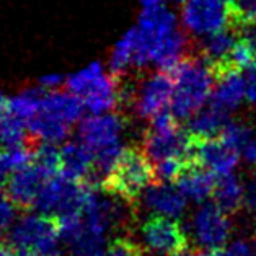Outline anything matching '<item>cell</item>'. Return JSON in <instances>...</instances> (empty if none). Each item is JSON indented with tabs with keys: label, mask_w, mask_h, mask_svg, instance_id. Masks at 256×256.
<instances>
[{
	"label": "cell",
	"mask_w": 256,
	"mask_h": 256,
	"mask_svg": "<svg viewBox=\"0 0 256 256\" xmlns=\"http://www.w3.org/2000/svg\"><path fill=\"white\" fill-rule=\"evenodd\" d=\"M174 90L170 108L178 120H190L202 110L214 92V76L206 60L194 51L181 60L173 72Z\"/></svg>",
	"instance_id": "obj_1"
},
{
	"label": "cell",
	"mask_w": 256,
	"mask_h": 256,
	"mask_svg": "<svg viewBox=\"0 0 256 256\" xmlns=\"http://www.w3.org/2000/svg\"><path fill=\"white\" fill-rule=\"evenodd\" d=\"M158 183L154 160L140 147L124 148L120 158L103 180L102 190L129 204H137L142 192Z\"/></svg>",
	"instance_id": "obj_2"
},
{
	"label": "cell",
	"mask_w": 256,
	"mask_h": 256,
	"mask_svg": "<svg viewBox=\"0 0 256 256\" xmlns=\"http://www.w3.org/2000/svg\"><path fill=\"white\" fill-rule=\"evenodd\" d=\"M4 243L14 253L62 256L59 217L48 214L23 216L14 224Z\"/></svg>",
	"instance_id": "obj_3"
},
{
	"label": "cell",
	"mask_w": 256,
	"mask_h": 256,
	"mask_svg": "<svg viewBox=\"0 0 256 256\" xmlns=\"http://www.w3.org/2000/svg\"><path fill=\"white\" fill-rule=\"evenodd\" d=\"M66 86L84 100L85 108L93 114H103L118 106V80L111 74L106 76L100 62L67 77Z\"/></svg>",
	"instance_id": "obj_4"
},
{
	"label": "cell",
	"mask_w": 256,
	"mask_h": 256,
	"mask_svg": "<svg viewBox=\"0 0 256 256\" xmlns=\"http://www.w3.org/2000/svg\"><path fill=\"white\" fill-rule=\"evenodd\" d=\"M140 234L148 250L162 256H172L190 248V238L184 228L168 216H150L144 222Z\"/></svg>",
	"instance_id": "obj_5"
},
{
	"label": "cell",
	"mask_w": 256,
	"mask_h": 256,
	"mask_svg": "<svg viewBox=\"0 0 256 256\" xmlns=\"http://www.w3.org/2000/svg\"><path fill=\"white\" fill-rule=\"evenodd\" d=\"M174 90V76L172 72L160 70L152 74L150 77L146 78L140 85L136 84L134 96H132V108L136 114L147 120L152 118L162 110H165V106L172 102Z\"/></svg>",
	"instance_id": "obj_6"
},
{
	"label": "cell",
	"mask_w": 256,
	"mask_h": 256,
	"mask_svg": "<svg viewBox=\"0 0 256 256\" xmlns=\"http://www.w3.org/2000/svg\"><path fill=\"white\" fill-rule=\"evenodd\" d=\"M230 232H232V226H230L228 214L216 202L202 204L192 217V234L199 245L204 248H224Z\"/></svg>",
	"instance_id": "obj_7"
},
{
	"label": "cell",
	"mask_w": 256,
	"mask_h": 256,
	"mask_svg": "<svg viewBox=\"0 0 256 256\" xmlns=\"http://www.w3.org/2000/svg\"><path fill=\"white\" fill-rule=\"evenodd\" d=\"M188 158L198 162L202 166L209 168L217 176H220V174H228L234 172V168L238 164V150L227 146L220 137L202 139V137L191 134Z\"/></svg>",
	"instance_id": "obj_8"
},
{
	"label": "cell",
	"mask_w": 256,
	"mask_h": 256,
	"mask_svg": "<svg viewBox=\"0 0 256 256\" xmlns=\"http://www.w3.org/2000/svg\"><path fill=\"white\" fill-rule=\"evenodd\" d=\"M183 23L194 34H210L230 26L227 4L222 0H188L183 8Z\"/></svg>",
	"instance_id": "obj_9"
},
{
	"label": "cell",
	"mask_w": 256,
	"mask_h": 256,
	"mask_svg": "<svg viewBox=\"0 0 256 256\" xmlns=\"http://www.w3.org/2000/svg\"><path fill=\"white\" fill-rule=\"evenodd\" d=\"M126 128V120L120 113L93 114L80 122V139L93 152L103 147L120 144V137Z\"/></svg>",
	"instance_id": "obj_10"
},
{
	"label": "cell",
	"mask_w": 256,
	"mask_h": 256,
	"mask_svg": "<svg viewBox=\"0 0 256 256\" xmlns=\"http://www.w3.org/2000/svg\"><path fill=\"white\" fill-rule=\"evenodd\" d=\"M48 178L33 164L12 173L5 181L4 190L18 209H34L36 198Z\"/></svg>",
	"instance_id": "obj_11"
},
{
	"label": "cell",
	"mask_w": 256,
	"mask_h": 256,
	"mask_svg": "<svg viewBox=\"0 0 256 256\" xmlns=\"http://www.w3.org/2000/svg\"><path fill=\"white\" fill-rule=\"evenodd\" d=\"M191 134L188 129H174L168 132H160L148 128L144 134L142 148L147 152L155 164L173 155H190Z\"/></svg>",
	"instance_id": "obj_12"
},
{
	"label": "cell",
	"mask_w": 256,
	"mask_h": 256,
	"mask_svg": "<svg viewBox=\"0 0 256 256\" xmlns=\"http://www.w3.org/2000/svg\"><path fill=\"white\" fill-rule=\"evenodd\" d=\"M214 92H212L210 103L220 106L226 111H234L242 104L243 98L246 96L245 78L240 68H228L214 78Z\"/></svg>",
	"instance_id": "obj_13"
},
{
	"label": "cell",
	"mask_w": 256,
	"mask_h": 256,
	"mask_svg": "<svg viewBox=\"0 0 256 256\" xmlns=\"http://www.w3.org/2000/svg\"><path fill=\"white\" fill-rule=\"evenodd\" d=\"M186 198L183 192L176 190L172 183H158L147 188L144 194V202L147 208L154 209L157 214L168 216V217H180L186 209Z\"/></svg>",
	"instance_id": "obj_14"
},
{
	"label": "cell",
	"mask_w": 256,
	"mask_h": 256,
	"mask_svg": "<svg viewBox=\"0 0 256 256\" xmlns=\"http://www.w3.org/2000/svg\"><path fill=\"white\" fill-rule=\"evenodd\" d=\"M217 174L201 164H192L188 166L181 178L176 181V186L183 194L194 202H204L208 198H212Z\"/></svg>",
	"instance_id": "obj_15"
},
{
	"label": "cell",
	"mask_w": 256,
	"mask_h": 256,
	"mask_svg": "<svg viewBox=\"0 0 256 256\" xmlns=\"http://www.w3.org/2000/svg\"><path fill=\"white\" fill-rule=\"evenodd\" d=\"M70 126L72 124L59 118L54 111L42 108V106H40L36 114L28 121V130L31 136L38 140L52 144L64 140L70 132Z\"/></svg>",
	"instance_id": "obj_16"
},
{
	"label": "cell",
	"mask_w": 256,
	"mask_h": 256,
	"mask_svg": "<svg viewBox=\"0 0 256 256\" xmlns=\"http://www.w3.org/2000/svg\"><path fill=\"white\" fill-rule=\"evenodd\" d=\"M228 124V111L222 110L220 106L210 103L199 110L194 116L188 120V129L192 136L202 137V139H212L218 137L222 129Z\"/></svg>",
	"instance_id": "obj_17"
},
{
	"label": "cell",
	"mask_w": 256,
	"mask_h": 256,
	"mask_svg": "<svg viewBox=\"0 0 256 256\" xmlns=\"http://www.w3.org/2000/svg\"><path fill=\"white\" fill-rule=\"evenodd\" d=\"M62 172L70 178L85 181L93 168L95 155L85 142H68L60 148Z\"/></svg>",
	"instance_id": "obj_18"
},
{
	"label": "cell",
	"mask_w": 256,
	"mask_h": 256,
	"mask_svg": "<svg viewBox=\"0 0 256 256\" xmlns=\"http://www.w3.org/2000/svg\"><path fill=\"white\" fill-rule=\"evenodd\" d=\"M214 202L227 214H235L243 208V184L232 173L220 174L216 180L214 192H212Z\"/></svg>",
	"instance_id": "obj_19"
},
{
	"label": "cell",
	"mask_w": 256,
	"mask_h": 256,
	"mask_svg": "<svg viewBox=\"0 0 256 256\" xmlns=\"http://www.w3.org/2000/svg\"><path fill=\"white\" fill-rule=\"evenodd\" d=\"M28 122L22 120L20 116L14 114L12 111L5 110V113L0 116V146L5 148L30 146L36 147L38 139L33 136H26Z\"/></svg>",
	"instance_id": "obj_20"
},
{
	"label": "cell",
	"mask_w": 256,
	"mask_h": 256,
	"mask_svg": "<svg viewBox=\"0 0 256 256\" xmlns=\"http://www.w3.org/2000/svg\"><path fill=\"white\" fill-rule=\"evenodd\" d=\"M134 49H136V28L129 30L122 40L118 42L110 60V74L118 82L128 74V68L132 67L134 60Z\"/></svg>",
	"instance_id": "obj_21"
},
{
	"label": "cell",
	"mask_w": 256,
	"mask_h": 256,
	"mask_svg": "<svg viewBox=\"0 0 256 256\" xmlns=\"http://www.w3.org/2000/svg\"><path fill=\"white\" fill-rule=\"evenodd\" d=\"M33 165L49 180L62 172V155L52 142H38L33 148Z\"/></svg>",
	"instance_id": "obj_22"
},
{
	"label": "cell",
	"mask_w": 256,
	"mask_h": 256,
	"mask_svg": "<svg viewBox=\"0 0 256 256\" xmlns=\"http://www.w3.org/2000/svg\"><path fill=\"white\" fill-rule=\"evenodd\" d=\"M33 164V147L20 146L0 150V180H7L12 173Z\"/></svg>",
	"instance_id": "obj_23"
},
{
	"label": "cell",
	"mask_w": 256,
	"mask_h": 256,
	"mask_svg": "<svg viewBox=\"0 0 256 256\" xmlns=\"http://www.w3.org/2000/svg\"><path fill=\"white\" fill-rule=\"evenodd\" d=\"M230 26L236 31L256 23V0H230L227 4Z\"/></svg>",
	"instance_id": "obj_24"
},
{
	"label": "cell",
	"mask_w": 256,
	"mask_h": 256,
	"mask_svg": "<svg viewBox=\"0 0 256 256\" xmlns=\"http://www.w3.org/2000/svg\"><path fill=\"white\" fill-rule=\"evenodd\" d=\"M252 136H253V130L248 124L238 122V121H232V122L228 121V124L222 129V132L218 137H220L227 146L236 148V150H242V148H245L248 144L252 142Z\"/></svg>",
	"instance_id": "obj_25"
},
{
	"label": "cell",
	"mask_w": 256,
	"mask_h": 256,
	"mask_svg": "<svg viewBox=\"0 0 256 256\" xmlns=\"http://www.w3.org/2000/svg\"><path fill=\"white\" fill-rule=\"evenodd\" d=\"M100 256H146L144 250L130 236H116L113 242L108 243L104 252Z\"/></svg>",
	"instance_id": "obj_26"
},
{
	"label": "cell",
	"mask_w": 256,
	"mask_h": 256,
	"mask_svg": "<svg viewBox=\"0 0 256 256\" xmlns=\"http://www.w3.org/2000/svg\"><path fill=\"white\" fill-rule=\"evenodd\" d=\"M16 206L10 201L5 190H0V232L7 230V227L14 222Z\"/></svg>",
	"instance_id": "obj_27"
},
{
	"label": "cell",
	"mask_w": 256,
	"mask_h": 256,
	"mask_svg": "<svg viewBox=\"0 0 256 256\" xmlns=\"http://www.w3.org/2000/svg\"><path fill=\"white\" fill-rule=\"evenodd\" d=\"M243 208L256 216V170H253V176L243 184Z\"/></svg>",
	"instance_id": "obj_28"
},
{
	"label": "cell",
	"mask_w": 256,
	"mask_h": 256,
	"mask_svg": "<svg viewBox=\"0 0 256 256\" xmlns=\"http://www.w3.org/2000/svg\"><path fill=\"white\" fill-rule=\"evenodd\" d=\"M218 256H254L252 248L245 242H234L227 248H218Z\"/></svg>",
	"instance_id": "obj_29"
},
{
	"label": "cell",
	"mask_w": 256,
	"mask_h": 256,
	"mask_svg": "<svg viewBox=\"0 0 256 256\" xmlns=\"http://www.w3.org/2000/svg\"><path fill=\"white\" fill-rule=\"evenodd\" d=\"M245 77V88H246V100L250 103H256V62L246 68Z\"/></svg>",
	"instance_id": "obj_30"
},
{
	"label": "cell",
	"mask_w": 256,
	"mask_h": 256,
	"mask_svg": "<svg viewBox=\"0 0 256 256\" xmlns=\"http://www.w3.org/2000/svg\"><path fill=\"white\" fill-rule=\"evenodd\" d=\"M62 84H64V77L62 76H46L40 78V86H42V88H46L49 92H56Z\"/></svg>",
	"instance_id": "obj_31"
},
{
	"label": "cell",
	"mask_w": 256,
	"mask_h": 256,
	"mask_svg": "<svg viewBox=\"0 0 256 256\" xmlns=\"http://www.w3.org/2000/svg\"><path fill=\"white\" fill-rule=\"evenodd\" d=\"M242 36L246 40V42L250 46H252V49L254 51L256 54V23L250 24V26H246L245 30L242 31Z\"/></svg>",
	"instance_id": "obj_32"
},
{
	"label": "cell",
	"mask_w": 256,
	"mask_h": 256,
	"mask_svg": "<svg viewBox=\"0 0 256 256\" xmlns=\"http://www.w3.org/2000/svg\"><path fill=\"white\" fill-rule=\"evenodd\" d=\"M245 158L253 166V170H256V140H252L245 147Z\"/></svg>",
	"instance_id": "obj_33"
},
{
	"label": "cell",
	"mask_w": 256,
	"mask_h": 256,
	"mask_svg": "<svg viewBox=\"0 0 256 256\" xmlns=\"http://www.w3.org/2000/svg\"><path fill=\"white\" fill-rule=\"evenodd\" d=\"M192 256H218V248L217 250H209V248L196 250V248H192Z\"/></svg>",
	"instance_id": "obj_34"
},
{
	"label": "cell",
	"mask_w": 256,
	"mask_h": 256,
	"mask_svg": "<svg viewBox=\"0 0 256 256\" xmlns=\"http://www.w3.org/2000/svg\"><path fill=\"white\" fill-rule=\"evenodd\" d=\"M144 7H155V5H162L165 0H140Z\"/></svg>",
	"instance_id": "obj_35"
},
{
	"label": "cell",
	"mask_w": 256,
	"mask_h": 256,
	"mask_svg": "<svg viewBox=\"0 0 256 256\" xmlns=\"http://www.w3.org/2000/svg\"><path fill=\"white\" fill-rule=\"evenodd\" d=\"M7 104H8V102L5 100L4 93L0 92V116H2V114L5 113V110H7Z\"/></svg>",
	"instance_id": "obj_36"
},
{
	"label": "cell",
	"mask_w": 256,
	"mask_h": 256,
	"mask_svg": "<svg viewBox=\"0 0 256 256\" xmlns=\"http://www.w3.org/2000/svg\"><path fill=\"white\" fill-rule=\"evenodd\" d=\"M172 256H192V248L184 250V252H180L176 254H172Z\"/></svg>",
	"instance_id": "obj_37"
},
{
	"label": "cell",
	"mask_w": 256,
	"mask_h": 256,
	"mask_svg": "<svg viewBox=\"0 0 256 256\" xmlns=\"http://www.w3.org/2000/svg\"><path fill=\"white\" fill-rule=\"evenodd\" d=\"M253 248H254V253H256V230H254V234H253Z\"/></svg>",
	"instance_id": "obj_38"
},
{
	"label": "cell",
	"mask_w": 256,
	"mask_h": 256,
	"mask_svg": "<svg viewBox=\"0 0 256 256\" xmlns=\"http://www.w3.org/2000/svg\"><path fill=\"white\" fill-rule=\"evenodd\" d=\"M178 2H188V0H178Z\"/></svg>",
	"instance_id": "obj_39"
},
{
	"label": "cell",
	"mask_w": 256,
	"mask_h": 256,
	"mask_svg": "<svg viewBox=\"0 0 256 256\" xmlns=\"http://www.w3.org/2000/svg\"><path fill=\"white\" fill-rule=\"evenodd\" d=\"M222 2H227V4H228V2H230V0H222Z\"/></svg>",
	"instance_id": "obj_40"
},
{
	"label": "cell",
	"mask_w": 256,
	"mask_h": 256,
	"mask_svg": "<svg viewBox=\"0 0 256 256\" xmlns=\"http://www.w3.org/2000/svg\"><path fill=\"white\" fill-rule=\"evenodd\" d=\"M0 190H2V186H0Z\"/></svg>",
	"instance_id": "obj_41"
},
{
	"label": "cell",
	"mask_w": 256,
	"mask_h": 256,
	"mask_svg": "<svg viewBox=\"0 0 256 256\" xmlns=\"http://www.w3.org/2000/svg\"><path fill=\"white\" fill-rule=\"evenodd\" d=\"M15 256H18V254H15Z\"/></svg>",
	"instance_id": "obj_42"
}]
</instances>
